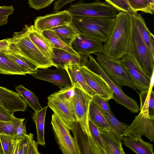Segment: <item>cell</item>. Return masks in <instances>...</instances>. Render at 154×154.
Segmentation results:
<instances>
[{"instance_id": "obj_30", "label": "cell", "mask_w": 154, "mask_h": 154, "mask_svg": "<svg viewBox=\"0 0 154 154\" xmlns=\"http://www.w3.org/2000/svg\"><path fill=\"white\" fill-rule=\"evenodd\" d=\"M103 114L107 121L111 131L118 140L122 141L123 137L122 135L128 125L119 120L112 111Z\"/></svg>"}, {"instance_id": "obj_31", "label": "cell", "mask_w": 154, "mask_h": 154, "mask_svg": "<svg viewBox=\"0 0 154 154\" xmlns=\"http://www.w3.org/2000/svg\"><path fill=\"white\" fill-rule=\"evenodd\" d=\"M134 18L140 35L149 50L152 54L150 45V38L152 34L147 27L145 21L141 15L137 12L131 13Z\"/></svg>"}, {"instance_id": "obj_22", "label": "cell", "mask_w": 154, "mask_h": 154, "mask_svg": "<svg viewBox=\"0 0 154 154\" xmlns=\"http://www.w3.org/2000/svg\"><path fill=\"white\" fill-rule=\"evenodd\" d=\"M106 154H125L121 141L110 130L99 129Z\"/></svg>"}, {"instance_id": "obj_37", "label": "cell", "mask_w": 154, "mask_h": 154, "mask_svg": "<svg viewBox=\"0 0 154 154\" xmlns=\"http://www.w3.org/2000/svg\"><path fill=\"white\" fill-rule=\"evenodd\" d=\"M152 89L141 92L139 94L140 97V111L142 112L146 116H149L148 109L150 91Z\"/></svg>"}, {"instance_id": "obj_48", "label": "cell", "mask_w": 154, "mask_h": 154, "mask_svg": "<svg viewBox=\"0 0 154 154\" xmlns=\"http://www.w3.org/2000/svg\"><path fill=\"white\" fill-rule=\"evenodd\" d=\"M8 16H0V26L5 25L7 23Z\"/></svg>"}, {"instance_id": "obj_3", "label": "cell", "mask_w": 154, "mask_h": 154, "mask_svg": "<svg viewBox=\"0 0 154 154\" xmlns=\"http://www.w3.org/2000/svg\"><path fill=\"white\" fill-rule=\"evenodd\" d=\"M130 14L131 33L126 54L132 57L146 76L150 80L154 73V57L143 40L132 13Z\"/></svg>"}, {"instance_id": "obj_5", "label": "cell", "mask_w": 154, "mask_h": 154, "mask_svg": "<svg viewBox=\"0 0 154 154\" xmlns=\"http://www.w3.org/2000/svg\"><path fill=\"white\" fill-rule=\"evenodd\" d=\"M94 54L97 63L110 79L120 86H127L137 91L133 81L119 59L109 58L101 53Z\"/></svg>"}, {"instance_id": "obj_32", "label": "cell", "mask_w": 154, "mask_h": 154, "mask_svg": "<svg viewBox=\"0 0 154 154\" xmlns=\"http://www.w3.org/2000/svg\"><path fill=\"white\" fill-rule=\"evenodd\" d=\"M42 33L50 42L54 48L64 50L75 55H80L71 47L68 46L63 42L55 34L52 30H50L43 31L42 32Z\"/></svg>"}, {"instance_id": "obj_50", "label": "cell", "mask_w": 154, "mask_h": 154, "mask_svg": "<svg viewBox=\"0 0 154 154\" xmlns=\"http://www.w3.org/2000/svg\"><path fill=\"white\" fill-rule=\"evenodd\" d=\"M0 154H4V152L0 140Z\"/></svg>"}, {"instance_id": "obj_39", "label": "cell", "mask_w": 154, "mask_h": 154, "mask_svg": "<svg viewBox=\"0 0 154 154\" xmlns=\"http://www.w3.org/2000/svg\"><path fill=\"white\" fill-rule=\"evenodd\" d=\"M54 0H28V3L31 8L40 10L50 5Z\"/></svg>"}, {"instance_id": "obj_4", "label": "cell", "mask_w": 154, "mask_h": 154, "mask_svg": "<svg viewBox=\"0 0 154 154\" xmlns=\"http://www.w3.org/2000/svg\"><path fill=\"white\" fill-rule=\"evenodd\" d=\"M10 46L22 55L37 68L44 69L54 66V64L47 58L29 38L24 28L22 31L15 32Z\"/></svg>"}, {"instance_id": "obj_14", "label": "cell", "mask_w": 154, "mask_h": 154, "mask_svg": "<svg viewBox=\"0 0 154 154\" xmlns=\"http://www.w3.org/2000/svg\"><path fill=\"white\" fill-rule=\"evenodd\" d=\"M120 61L133 81L137 89L142 92L149 90L150 80L143 73L132 57L126 54Z\"/></svg>"}, {"instance_id": "obj_12", "label": "cell", "mask_w": 154, "mask_h": 154, "mask_svg": "<svg viewBox=\"0 0 154 154\" xmlns=\"http://www.w3.org/2000/svg\"><path fill=\"white\" fill-rule=\"evenodd\" d=\"M56 11L37 17L34 21V27L42 32L71 23L72 16L66 10Z\"/></svg>"}, {"instance_id": "obj_15", "label": "cell", "mask_w": 154, "mask_h": 154, "mask_svg": "<svg viewBox=\"0 0 154 154\" xmlns=\"http://www.w3.org/2000/svg\"><path fill=\"white\" fill-rule=\"evenodd\" d=\"M31 75L35 79L51 83L60 89L66 86H72L69 77L64 68H56L54 70L49 68L42 70L38 69L35 73Z\"/></svg>"}, {"instance_id": "obj_41", "label": "cell", "mask_w": 154, "mask_h": 154, "mask_svg": "<svg viewBox=\"0 0 154 154\" xmlns=\"http://www.w3.org/2000/svg\"><path fill=\"white\" fill-rule=\"evenodd\" d=\"M25 120L22 121L17 127L15 131L14 139H19L27 136V134L26 124V121Z\"/></svg>"}, {"instance_id": "obj_21", "label": "cell", "mask_w": 154, "mask_h": 154, "mask_svg": "<svg viewBox=\"0 0 154 154\" xmlns=\"http://www.w3.org/2000/svg\"><path fill=\"white\" fill-rule=\"evenodd\" d=\"M77 65H68L64 69L67 71L71 82L72 86L78 88L89 95H97L87 84Z\"/></svg>"}, {"instance_id": "obj_2", "label": "cell", "mask_w": 154, "mask_h": 154, "mask_svg": "<svg viewBox=\"0 0 154 154\" xmlns=\"http://www.w3.org/2000/svg\"><path fill=\"white\" fill-rule=\"evenodd\" d=\"M114 17L72 16L71 23L79 34L101 42L109 39L114 26Z\"/></svg>"}, {"instance_id": "obj_44", "label": "cell", "mask_w": 154, "mask_h": 154, "mask_svg": "<svg viewBox=\"0 0 154 154\" xmlns=\"http://www.w3.org/2000/svg\"><path fill=\"white\" fill-rule=\"evenodd\" d=\"M14 8L13 5L0 6V16H9L13 13Z\"/></svg>"}, {"instance_id": "obj_23", "label": "cell", "mask_w": 154, "mask_h": 154, "mask_svg": "<svg viewBox=\"0 0 154 154\" xmlns=\"http://www.w3.org/2000/svg\"><path fill=\"white\" fill-rule=\"evenodd\" d=\"M0 74L23 75L29 74L26 70L10 59L3 51H0Z\"/></svg>"}, {"instance_id": "obj_46", "label": "cell", "mask_w": 154, "mask_h": 154, "mask_svg": "<svg viewBox=\"0 0 154 154\" xmlns=\"http://www.w3.org/2000/svg\"><path fill=\"white\" fill-rule=\"evenodd\" d=\"M12 42V38L0 40V51H4L8 50Z\"/></svg>"}, {"instance_id": "obj_28", "label": "cell", "mask_w": 154, "mask_h": 154, "mask_svg": "<svg viewBox=\"0 0 154 154\" xmlns=\"http://www.w3.org/2000/svg\"><path fill=\"white\" fill-rule=\"evenodd\" d=\"M89 118L98 129L110 130L107 121L103 114L97 108L92 100L89 106Z\"/></svg>"}, {"instance_id": "obj_40", "label": "cell", "mask_w": 154, "mask_h": 154, "mask_svg": "<svg viewBox=\"0 0 154 154\" xmlns=\"http://www.w3.org/2000/svg\"><path fill=\"white\" fill-rule=\"evenodd\" d=\"M15 117L14 113L0 104V121H10Z\"/></svg>"}, {"instance_id": "obj_26", "label": "cell", "mask_w": 154, "mask_h": 154, "mask_svg": "<svg viewBox=\"0 0 154 154\" xmlns=\"http://www.w3.org/2000/svg\"><path fill=\"white\" fill-rule=\"evenodd\" d=\"M51 30L63 42L70 47L73 41L79 35L71 23L58 26Z\"/></svg>"}, {"instance_id": "obj_33", "label": "cell", "mask_w": 154, "mask_h": 154, "mask_svg": "<svg viewBox=\"0 0 154 154\" xmlns=\"http://www.w3.org/2000/svg\"><path fill=\"white\" fill-rule=\"evenodd\" d=\"M133 12L141 11L143 13L152 14L154 7L146 0H126Z\"/></svg>"}, {"instance_id": "obj_7", "label": "cell", "mask_w": 154, "mask_h": 154, "mask_svg": "<svg viewBox=\"0 0 154 154\" xmlns=\"http://www.w3.org/2000/svg\"><path fill=\"white\" fill-rule=\"evenodd\" d=\"M47 106L58 118L71 130L78 122L72 101L56 91L48 97Z\"/></svg>"}, {"instance_id": "obj_11", "label": "cell", "mask_w": 154, "mask_h": 154, "mask_svg": "<svg viewBox=\"0 0 154 154\" xmlns=\"http://www.w3.org/2000/svg\"><path fill=\"white\" fill-rule=\"evenodd\" d=\"M70 130L74 136L78 154H106L105 149L92 136L84 132L78 122L74 123Z\"/></svg>"}, {"instance_id": "obj_10", "label": "cell", "mask_w": 154, "mask_h": 154, "mask_svg": "<svg viewBox=\"0 0 154 154\" xmlns=\"http://www.w3.org/2000/svg\"><path fill=\"white\" fill-rule=\"evenodd\" d=\"M144 136L151 141L154 140V118L144 115L140 111L128 127L122 137L141 138Z\"/></svg>"}, {"instance_id": "obj_29", "label": "cell", "mask_w": 154, "mask_h": 154, "mask_svg": "<svg viewBox=\"0 0 154 154\" xmlns=\"http://www.w3.org/2000/svg\"><path fill=\"white\" fill-rule=\"evenodd\" d=\"M15 89L16 91L34 112H36L42 108L39 102L38 98L34 93L24 87L22 85L17 86Z\"/></svg>"}, {"instance_id": "obj_25", "label": "cell", "mask_w": 154, "mask_h": 154, "mask_svg": "<svg viewBox=\"0 0 154 154\" xmlns=\"http://www.w3.org/2000/svg\"><path fill=\"white\" fill-rule=\"evenodd\" d=\"M48 106L40 110L34 112L32 118L35 126L36 130L37 142L39 145L44 146L45 145V122Z\"/></svg>"}, {"instance_id": "obj_19", "label": "cell", "mask_w": 154, "mask_h": 154, "mask_svg": "<svg viewBox=\"0 0 154 154\" xmlns=\"http://www.w3.org/2000/svg\"><path fill=\"white\" fill-rule=\"evenodd\" d=\"M54 58L52 62L56 68H64L68 65H77L80 66H86L88 57L75 55L64 50L56 48H53Z\"/></svg>"}, {"instance_id": "obj_8", "label": "cell", "mask_w": 154, "mask_h": 154, "mask_svg": "<svg viewBox=\"0 0 154 154\" xmlns=\"http://www.w3.org/2000/svg\"><path fill=\"white\" fill-rule=\"evenodd\" d=\"M51 124L56 143L63 154H78L74 139L70 129L54 113Z\"/></svg>"}, {"instance_id": "obj_17", "label": "cell", "mask_w": 154, "mask_h": 154, "mask_svg": "<svg viewBox=\"0 0 154 154\" xmlns=\"http://www.w3.org/2000/svg\"><path fill=\"white\" fill-rule=\"evenodd\" d=\"M24 28L31 41L44 56L52 62L54 58V47L50 42L33 25H25Z\"/></svg>"}, {"instance_id": "obj_9", "label": "cell", "mask_w": 154, "mask_h": 154, "mask_svg": "<svg viewBox=\"0 0 154 154\" xmlns=\"http://www.w3.org/2000/svg\"><path fill=\"white\" fill-rule=\"evenodd\" d=\"M92 96L75 87V93L71 101L78 122L84 132L91 136L89 130L88 121L89 108Z\"/></svg>"}, {"instance_id": "obj_42", "label": "cell", "mask_w": 154, "mask_h": 154, "mask_svg": "<svg viewBox=\"0 0 154 154\" xmlns=\"http://www.w3.org/2000/svg\"><path fill=\"white\" fill-rule=\"evenodd\" d=\"M75 87L72 86H67L60 89L57 92L67 100L71 101L72 98L75 93Z\"/></svg>"}, {"instance_id": "obj_34", "label": "cell", "mask_w": 154, "mask_h": 154, "mask_svg": "<svg viewBox=\"0 0 154 154\" xmlns=\"http://www.w3.org/2000/svg\"><path fill=\"white\" fill-rule=\"evenodd\" d=\"M25 118L16 117L9 122L0 121V133L14 137L16 128L20 122Z\"/></svg>"}, {"instance_id": "obj_38", "label": "cell", "mask_w": 154, "mask_h": 154, "mask_svg": "<svg viewBox=\"0 0 154 154\" xmlns=\"http://www.w3.org/2000/svg\"><path fill=\"white\" fill-rule=\"evenodd\" d=\"M88 124L89 130L92 137L104 149L98 128L90 119L88 121Z\"/></svg>"}, {"instance_id": "obj_1", "label": "cell", "mask_w": 154, "mask_h": 154, "mask_svg": "<svg viewBox=\"0 0 154 154\" xmlns=\"http://www.w3.org/2000/svg\"><path fill=\"white\" fill-rule=\"evenodd\" d=\"M108 40L103 45L101 53L110 58L119 59L127 54L131 33L130 14L121 11Z\"/></svg>"}, {"instance_id": "obj_45", "label": "cell", "mask_w": 154, "mask_h": 154, "mask_svg": "<svg viewBox=\"0 0 154 154\" xmlns=\"http://www.w3.org/2000/svg\"><path fill=\"white\" fill-rule=\"evenodd\" d=\"M76 0H57L54 3V10L58 11L68 4Z\"/></svg>"}, {"instance_id": "obj_43", "label": "cell", "mask_w": 154, "mask_h": 154, "mask_svg": "<svg viewBox=\"0 0 154 154\" xmlns=\"http://www.w3.org/2000/svg\"><path fill=\"white\" fill-rule=\"evenodd\" d=\"M148 113L149 116L154 118V92L150 91L148 104Z\"/></svg>"}, {"instance_id": "obj_47", "label": "cell", "mask_w": 154, "mask_h": 154, "mask_svg": "<svg viewBox=\"0 0 154 154\" xmlns=\"http://www.w3.org/2000/svg\"><path fill=\"white\" fill-rule=\"evenodd\" d=\"M105 0V2L114 7L120 11H124L123 8L120 4L119 0Z\"/></svg>"}, {"instance_id": "obj_18", "label": "cell", "mask_w": 154, "mask_h": 154, "mask_svg": "<svg viewBox=\"0 0 154 154\" xmlns=\"http://www.w3.org/2000/svg\"><path fill=\"white\" fill-rule=\"evenodd\" d=\"M102 42L91 38L79 35L72 42V48L79 55L88 57L92 54L101 53Z\"/></svg>"}, {"instance_id": "obj_49", "label": "cell", "mask_w": 154, "mask_h": 154, "mask_svg": "<svg viewBox=\"0 0 154 154\" xmlns=\"http://www.w3.org/2000/svg\"><path fill=\"white\" fill-rule=\"evenodd\" d=\"M149 42L152 53L154 56V36L152 33L150 36Z\"/></svg>"}, {"instance_id": "obj_36", "label": "cell", "mask_w": 154, "mask_h": 154, "mask_svg": "<svg viewBox=\"0 0 154 154\" xmlns=\"http://www.w3.org/2000/svg\"><path fill=\"white\" fill-rule=\"evenodd\" d=\"M14 137L0 133V140L4 154H12V141Z\"/></svg>"}, {"instance_id": "obj_35", "label": "cell", "mask_w": 154, "mask_h": 154, "mask_svg": "<svg viewBox=\"0 0 154 154\" xmlns=\"http://www.w3.org/2000/svg\"><path fill=\"white\" fill-rule=\"evenodd\" d=\"M92 101L103 114H107L111 112L109 100L103 98L98 95L92 96Z\"/></svg>"}, {"instance_id": "obj_20", "label": "cell", "mask_w": 154, "mask_h": 154, "mask_svg": "<svg viewBox=\"0 0 154 154\" xmlns=\"http://www.w3.org/2000/svg\"><path fill=\"white\" fill-rule=\"evenodd\" d=\"M12 154H40L38 144L34 140V134L30 133L19 139H13L12 141Z\"/></svg>"}, {"instance_id": "obj_24", "label": "cell", "mask_w": 154, "mask_h": 154, "mask_svg": "<svg viewBox=\"0 0 154 154\" xmlns=\"http://www.w3.org/2000/svg\"><path fill=\"white\" fill-rule=\"evenodd\" d=\"M122 141L125 145L138 154H154L153 145L143 140L141 138L124 137Z\"/></svg>"}, {"instance_id": "obj_51", "label": "cell", "mask_w": 154, "mask_h": 154, "mask_svg": "<svg viewBox=\"0 0 154 154\" xmlns=\"http://www.w3.org/2000/svg\"><path fill=\"white\" fill-rule=\"evenodd\" d=\"M149 3L154 7V0H146Z\"/></svg>"}, {"instance_id": "obj_13", "label": "cell", "mask_w": 154, "mask_h": 154, "mask_svg": "<svg viewBox=\"0 0 154 154\" xmlns=\"http://www.w3.org/2000/svg\"><path fill=\"white\" fill-rule=\"evenodd\" d=\"M79 68L87 84L98 95L108 100L112 99V91L101 75L92 71L86 66H79Z\"/></svg>"}, {"instance_id": "obj_6", "label": "cell", "mask_w": 154, "mask_h": 154, "mask_svg": "<svg viewBox=\"0 0 154 154\" xmlns=\"http://www.w3.org/2000/svg\"><path fill=\"white\" fill-rule=\"evenodd\" d=\"M66 10L72 16L79 17H114L120 12L106 2L98 0L91 3L71 4Z\"/></svg>"}, {"instance_id": "obj_16", "label": "cell", "mask_w": 154, "mask_h": 154, "mask_svg": "<svg viewBox=\"0 0 154 154\" xmlns=\"http://www.w3.org/2000/svg\"><path fill=\"white\" fill-rule=\"evenodd\" d=\"M0 104L14 113L25 112L28 104L17 93L0 86Z\"/></svg>"}, {"instance_id": "obj_27", "label": "cell", "mask_w": 154, "mask_h": 154, "mask_svg": "<svg viewBox=\"0 0 154 154\" xmlns=\"http://www.w3.org/2000/svg\"><path fill=\"white\" fill-rule=\"evenodd\" d=\"M6 55L15 63L26 70L29 74L35 73L38 68L25 57L18 53L10 46L4 51Z\"/></svg>"}]
</instances>
